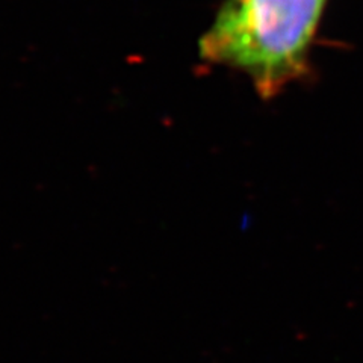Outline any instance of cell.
<instances>
[{"instance_id": "obj_1", "label": "cell", "mask_w": 363, "mask_h": 363, "mask_svg": "<svg viewBox=\"0 0 363 363\" xmlns=\"http://www.w3.org/2000/svg\"><path fill=\"white\" fill-rule=\"evenodd\" d=\"M327 0H225L201 37L200 56L248 76L262 99L309 73Z\"/></svg>"}]
</instances>
